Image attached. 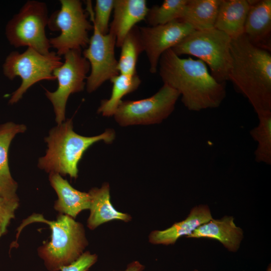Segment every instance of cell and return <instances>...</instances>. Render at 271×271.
I'll list each match as a JSON object with an SVG mask.
<instances>
[{
    "label": "cell",
    "mask_w": 271,
    "mask_h": 271,
    "mask_svg": "<svg viewBox=\"0 0 271 271\" xmlns=\"http://www.w3.org/2000/svg\"><path fill=\"white\" fill-rule=\"evenodd\" d=\"M115 138L114 130L109 128L95 136H81L73 130L72 119H68L49 131L45 139L48 149L45 155L39 159L38 166L49 174L68 175L76 178L78 164L85 151L99 141L111 144Z\"/></svg>",
    "instance_id": "obj_3"
},
{
    "label": "cell",
    "mask_w": 271,
    "mask_h": 271,
    "mask_svg": "<svg viewBox=\"0 0 271 271\" xmlns=\"http://www.w3.org/2000/svg\"><path fill=\"white\" fill-rule=\"evenodd\" d=\"M139 27L144 51L150 64V72L152 74L158 70L161 55L195 30L181 20L164 25Z\"/></svg>",
    "instance_id": "obj_12"
},
{
    "label": "cell",
    "mask_w": 271,
    "mask_h": 271,
    "mask_svg": "<svg viewBox=\"0 0 271 271\" xmlns=\"http://www.w3.org/2000/svg\"><path fill=\"white\" fill-rule=\"evenodd\" d=\"M256 114L259 123L249 132L252 139L257 143L254 153L255 160L258 163L270 165L271 111H263Z\"/></svg>",
    "instance_id": "obj_24"
},
{
    "label": "cell",
    "mask_w": 271,
    "mask_h": 271,
    "mask_svg": "<svg viewBox=\"0 0 271 271\" xmlns=\"http://www.w3.org/2000/svg\"><path fill=\"white\" fill-rule=\"evenodd\" d=\"M187 0H165L160 5L149 8L145 21L149 26L164 25L182 17Z\"/></svg>",
    "instance_id": "obj_25"
},
{
    "label": "cell",
    "mask_w": 271,
    "mask_h": 271,
    "mask_svg": "<svg viewBox=\"0 0 271 271\" xmlns=\"http://www.w3.org/2000/svg\"><path fill=\"white\" fill-rule=\"evenodd\" d=\"M212 219L209 207L199 205L193 208L187 218L173 224L163 230H154L149 235V242L153 244H174L181 237H188L199 226Z\"/></svg>",
    "instance_id": "obj_16"
},
{
    "label": "cell",
    "mask_w": 271,
    "mask_h": 271,
    "mask_svg": "<svg viewBox=\"0 0 271 271\" xmlns=\"http://www.w3.org/2000/svg\"><path fill=\"white\" fill-rule=\"evenodd\" d=\"M193 271H198V270H197V269H194V270H193Z\"/></svg>",
    "instance_id": "obj_30"
},
{
    "label": "cell",
    "mask_w": 271,
    "mask_h": 271,
    "mask_svg": "<svg viewBox=\"0 0 271 271\" xmlns=\"http://www.w3.org/2000/svg\"><path fill=\"white\" fill-rule=\"evenodd\" d=\"M158 68L164 84L179 92L189 110L217 108L226 96V83L217 82L199 59L182 58L170 49L161 55Z\"/></svg>",
    "instance_id": "obj_1"
},
{
    "label": "cell",
    "mask_w": 271,
    "mask_h": 271,
    "mask_svg": "<svg viewBox=\"0 0 271 271\" xmlns=\"http://www.w3.org/2000/svg\"><path fill=\"white\" fill-rule=\"evenodd\" d=\"M244 34L253 45L271 50V1L248 0Z\"/></svg>",
    "instance_id": "obj_13"
},
{
    "label": "cell",
    "mask_w": 271,
    "mask_h": 271,
    "mask_svg": "<svg viewBox=\"0 0 271 271\" xmlns=\"http://www.w3.org/2000/svg\"><path fill=\"white\" fill-rule=\"evenodd\" d=\"M35 222L46 223L51 230V240L38 248L39 256L49 271H59L72 263L84 253L88 245L82 224L61 214L53 221L45 219L42 214H33L18 228L17 237L26 225Z\"/></svg>",
    "instance_id": "obj_4"
},
{
    "label": "cell",
    "mask_w": 271,
    "mask_h": 271,
    "mask_svg": "<svg viewBox=\"0 0 271 271\" xmlns=\"http://www.w3.org/2000/svg\"><path fill=\"white\" fill-rule=\"evenodd\" d=\"M231 38L215 28L194 30L171 49L178 56H193L207 64L219 83L228 80L232 66Z\"/></svg>",
    "instance_id": "obj_5"
},
{
    "label": "cell",
    "mask_w": 271,
    "mask_h": 271,
    "mask_svg": "<svg viewBox=\"0 0 271 271\" xmlns=\"http://www.w3.org/2000/svg\"><path fill=\"white\" fill-rule=\"evenodd\" d=\"M221 0H187L180 20L195 30L214 28Z\"/></svg>",
    "instance_id": "obj_21"
},
{
    "label": "cell",
    "mask_w": 271,
    "mask_h": 271,
    "mask_svg": "<svg viewBox=\"0 0 271 271\" xmlns=\"http://www.w3.org/2000/svg\"><path fill=\"white\" fill-rule=\"evenodd\" d=\"M243 237L241 228L236 226L232 216L212 219L199 226L188 238H207L218 240L229 251L235 252Z\"/></svg>",
    "instance_id": "obj_18"
},
{
    "label": "cell",
    "mask_w": 271,
    "mask_h": 271,
    "mask_svg": "<svg viewBox=\"0 0 271 271\" xmlns=\"http://www.w3.org/2000/svg\"><path fill=\"white\" fill-rule=\"evenodd\" d=\"M19 203L9 202L0 196V238L5 235L18 209Z\"/></svg>",
    "instance_id": "obj_27"
},
{
    "label": "cell",
    "mask_w": 271,
    "mask_h": 271,
    "mask_svg": "<svg viewBox=\"0 0 271 271\" xmlns=\"http://www.w3.org/2000/svg\"><path fill=\"white\" fill-rule=\"evenodd\" d=\"M86 5L92 24L102 34H107L109 30V20L113 10L114 0H96L94 9L90 1H87Z\"/></svg>",
    "instance_id": "obj_26"
},
{
    "label": "cell",
    "mask_w": 271,
    "mask_h": 271,
    "mask_svg": "<svg viewBox=\"0 0 271 271\" xmlns=\"http://www.w3.org/2000/svg\"><path fill=\"white\" fill-rule=\"evenodd\" d=\"M120 48L117 65L119 73L135 75L139 56L144 51L139 27L136 26L128 32Z\"/></svg>",
    "instance_id": "obj_23"
},
{
    "label": "cell",
    "mask_w": 271,
    "mask_h": 271,
    "mask_svg": "<svg viewBox=\"0 0 271 271\" xmlns=\"http://www.w3.org/2000/svg\"><path fill=\"white\" fill-rule=\"evenodd\" d=\"M90 196V214L87 221L89 229L93 230L103 223L114 220L125 222L131 221V216L116 210L110 200V187L108 183L100 188H93L88 192Z\"/></svg>",
    "instance_id": "obj_19"
},
{
    "label": "cell",
    "mask_w": 271,
    "mask_h": 271,
    "mask_svg": "<svg viewBox=\"0 0 271 271\" xmlns=\"http://www.w3.org/2000/svg\"><path fill=\"white\" fill-rule=\"evenodd\" d=\"M180 94L164 84L152 96L137 100H122L113 115L121 126L161 123L174 111Z\"/></svg>",
    "instance_id": "obj_9"
},
{
    "label": "cell",
    "mask_w": 271,
    "mask_h": 271,
    "mask_svg": "<svg viewBox=\"0 0 271 271\" xmlns=\"http://www.w3.org/2000/svg\"><path fill=\"white\" fill-rule=\"evenodd\" d=\"M98 256L96 254L85 251L75 261L69 265L61 268V271H88L97 261Z\"/></svg>",
    "instance_id": "obj_28"
},
{
    "label": "cell",
    "mask_w": 271,
    "mask_h": 271,
    "mask_svg": "<svg viewBox=\"0 0 271 271\" xmlns=\"http://www.w3.org/2000/svg\"><path fill=\"white\" fill-rule=\"evenodd\" d=\"M60 8L49 18L47 27L52 31H60L59 35L49 38L51 48L61 56L73 50L85 49L90 38L89 32L93 25L88 20V13L79 0H60Z\"/></svg>",
    "instance_id": "obj_7"
},
{
    "label": "cell",
    "mask_w": 271,
    "mask_h": 271,
    "mask_svg": "<svg viewBox=\"0 0 271 271\" xmlns=\"http://www.w3.org/2000/svg\"><path fill=\"white\" fill-rule=\"evenodd\" d=\"M49 179L58 196L54 208L60 214L75 218L82 211L89 209L90 196L88 192L75 189L59 174L50 173Z\"/></svg>",
    "instance_id": "obj_17"
},
{
    "label": "cell",
    "mask_w": 271,
    "mask_h": 271,
    "mask_svg": "<svg viewBox=\"0 0 271 271\" xmlns=\"http://www.w3.org/2000/svg\"><path fill=\"white\" fill-rule=\"evenodd\" d=\"M62 63L61 56L54 51L44 55L28 47L23 53L11 52L3 64V74L10 80L20 77L21 83L12 93L9 103L18 102L29 88L39 81L56 80L53 72Z\"/></svg>",
    "instance_id": "obj_6"
},
{
    "label": "cell",
    "mask_w": 271,
    "mask_h": 271,
    "mask_svg": "<svg viewBox=\"0 0 271 271\" xmlns=\"http://www.w3.org/2000/svg\"><path fill=\"white\" fill-rule=\"evenodd\" d=\"M110 81L112 84L111 95L108 99L101 101L97 109V112L104 116H113L122 97L136 90L141 83L137 74L130 76L119 73Z\"/></svg>",
    "instance_id": "obj_22"
},
{
    "label": "cell",
    "mask_w": 271,
    "mask_h": 271,
    "mask_svg": "<svg viewBox=\"0 0 271 271\" xmlns=\"http://www.w3.org/2000/svg\"><path fill=\"white\" fill-rule=\"evenodd\" d=\"M64 59L62 65L53 72L58 81L57 89L52 92L45 91L47 98L53 105L58 124L66 120V106L69 96L84 89L90 72L89 63L82 55V50H70L64 55Z\"/></svg>",
    "instance_id": "obj_10"
},
{
    "label": "cell",
    "mask_w": 271,
    "mask_h": 271,
    "mask_svg": "<svg viewBox=\"0 0 271 271\" xmlns=\"http://www.w3.org/2000/svg\"><path fill=\"white\" fill-rule=\"evenodd\" d=\"M92 30L89 44L82 52L90 65V73L86 81L89 93L96 91L105 81L119 74L118 60L114 53L115 35L110 31L103 35L94 25Z\"/></svg>",
    "instance_id": "obj_11"
},
{
    "label": "cell",
    "mask_w": 271,
    "mask_h": 271,
    "mask_svg": "<svg viewBox=\"0 0 271 271\" xmlns=\"http://www.w3.org/2000/svg\"><path fill=\"white\" fill-rule=\"evenodd\" d=\"M26 125L12 122L0 125V196L9 202L19 203L18 184L12 177L8 163V151L16 135L24 132Z\"/></svg>",
    "instance_id": "obj_15"
},
{
    "label": "cell",
    "mask_w": 271,
    "mask_h": 271,
    "mask_svg": "<svg viewBox=\"0 0 271 271\" xmlns=\"http://www.w3.org/2000/svg\"><path fill=\"white\" fill-rule=\"evenodd\" d=\"M49 18L45 3L27 1L7 23V40L15 48L30 47L42 54H48L51 48L46 34Z\"/></svg>",
    "instance_id": "obj_8"
},
{
    "label": "cell",
    "mask_w": 271,
    "mask_h": 271,
    "mask_svg": "<svg viewBox=\"0 0 271 271\" xmlns=\"http://www.w3.org/2000/svg\"><path fill=\"white\" fill-rule=\"evenodd\" d=\"M145 266L138 261H133L129 263L123 271H143Z\"/></svg>",
    "instance_id": "obj_29"
},
{
    "label": "cell",
    "mask_w": 271,
    "mask_h": 271,
    "mask_svg": "<svg viewBox=\"0 0 271 271\" xmlns=\"http://www.w3.org/2000/svg\"><path fill=\"white\" fill-rule=\"evenodd\" d=\"M249 7L248 0H221L214 28L231 39L239 37L244 33Z\"/></svg>",
    "instance_id": "obj_20"
},
{
    "label": "cell",
    "mask_w": 271,
    "mask_h": 271,
    "mask_svg": "<svg viewBox=\"0 0 271 271\" xmlns=\"http://www.w3.org/2000/svg\"><path fill=\"white\" fill-rule=\"evenodd\" d=\"M232 66L228 80L256 113L271 111L270 51L253 45L244 34L231 39Z\"/></svg>",
    "instance_id": "obj_2"
},
{
    "label": "cell",
    "mask_w": 271,
    "mask_h": 271,
    "mask_svg": "<svg viewBox=\"0 0 271 271\" xmlns=\"http://www.w3.org/2000/svg\"><path fill=\"white\" fill-rule=\"evenodd\" d=\"M148 10L145 0H114L113 16L109 31L115 36L116 47H120L128 32L145 20Z\"/></svg>",
    "instance_id": "obj_14"
}]
</instances>
